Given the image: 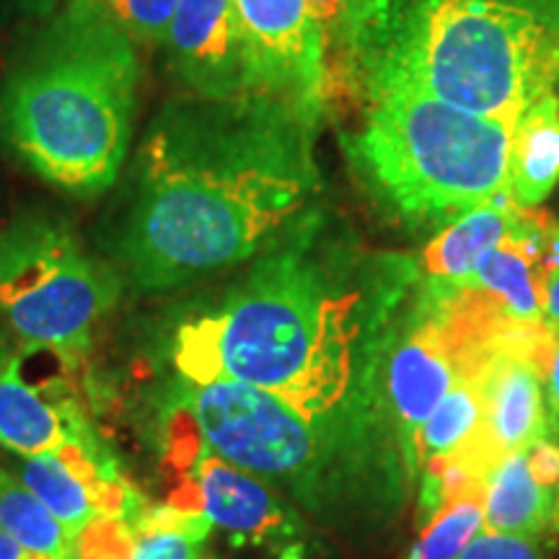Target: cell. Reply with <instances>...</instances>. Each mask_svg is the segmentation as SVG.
Listing matches in <instances>:
<instances>
[{"label":"cell","instance_id":"cell-1","mask_svg":"<svg viewBox=\"0 0 559 559\" xmlns=\"http://www.w3.org/2000/svg\"><path fill=\"white\" fill-rule=\"evenodd\" d=\"M319 228L304 221L226 296L179 321L171 366L181 383H247L319 423H391L381 349L419 270L409 257L332 247Z\"/></svg>","mask_w":559,"mask_h":559},{"label":"cell","instance_id":"cell-2","mask_svg":"<svg viewBox=\"0 0 559 559\" xmlns=\"http://www.w3.org/2000/svg\"><path fill=\"white\" fill-rule=\"evenodd\" d=\"M311 128L267 94L166 104L138 151L122 239L132 283L171 290L267 247L317 192Z\"/></svg>","mask_w":559,"mask_h":559},{"label":"cell","instance_id":"cell-3","mask_svg":"<svg viewBox=\"0 0 559 559\" xmlns=\"http://www.w3.org/2000/svg\"><path fill=\"white\" fill-rule=\"evenodd\" d=\"M138 86L130 34L96 0H68L5 75L0 132L52 187L102 194L128 158Z\"/></svg>","mask_w":559,"mask_h":559},{"label":"cell","instance_id":"cell-4","mask_svg":"<svg viewBox=\"0 0 559 559\" xmlns=\"http://www.w3.org/2000/svg\"><path fill=\"white\" fill-rule=\"evenodd\" d=\"M353 60L366 79L515 124L559 83V0H379Z\"/></svg>","mask_w":559,"mask_h":559},{"label":"cell","instance_id":"cell-5","mask_svg":"<svg viewBox=\"0 0 559 559\" xmlns=\"http://www.w3.org/2000/svg\"><path fill=\"white\" fill-rule=\"evenodd\" d=\"M179 415L223 461L290 489L311 510L353 506L396 519L412 477L400 436L383 417L319 423L247 383H181Z\"/></svg>","mask_w":559,"mask_h":559},{"label":"cell","instance_id":"cell-6","mask_svg":"<svg viewBox=\"0 0 559 559\" xmlns=\"http://www.w3.org/2000/svg\"><path fill=\"white\" fill-rule=\"evenodd\" d=\"M353 153L383 205L417 228L449 226L508 192L513 124L469 115L409 83L366 79Z\"/></svg>","mask_w":559,"mask_h":559},{"label":"cell","instance_id":"cell-7","mask_svg":"<svg viewBox=\"0 0 559 559\" xmlns=\"http://www.w3.org/2000/svg\"><path fill=\"white\" fill-rule=\"evenodd\" d=\"M120 288L66 223L21 215L0 234V313L32 347L81 353Z\"/></svg>","mask_w":559,"mask_h":559},{"label":"cell","instance_id":"cell-8","mask_svg":"<svg viewBox=\"0 0 559 559\" xmlns=\"http://www.w3.org/2000/svg\"><path fill=\"white\" fill-rule=\"evenodd\" d=\"M257 94L285 102L317 122L326 102V47L309 0H234Z\"/></svg>","mask_w":559,"mask_h":559},{"label":"cell","instance_id":"cell-9","mask_svg":"<svg viewBox=\"0 0 559 559\" xmlns=\"http://www.w3.org/2000/svg\"><path fill=\"white\" fill-rule=\"evenodd\" d=\"M179 83L205 99L257 94L234 0H179L164 39Z\"/></svg>","mask_w":559,"mask_h":559},{"label":"cell","instance_id":"cell-10","mask_svg":"<svg viewBox=\"0 0 559 559\" xmlns=\"http://www.w3.org/2000/svg\"><path fill=\"white\" fill-rule=\"evenodd\" d=\"M177 451L192 466L190 506L213 526L260 544H288L296 536L290 515L260 477L223 461L194 438H179Z\"/></svg>","mask_w":559,"mask_h":559},{"label":"cell","instance_id":"cell-11","mask_svg":"<svg viewBox=\"0 0 559 559\" xmlns=\"http://www.w3.org/2000/svg\"><path fill=\"white\" fill-rule=\"evenodd\" d=\"M551 223L528 210L526 221L506 241L481 257L464 288L481 290L513 321H544V243Z\"/></svg>","mask_w":559,"mask_h":559},{"label":"cell","instance_id":"cell-12","mask_svg":"<svg viewBox=\"0 0 559 559\" xmlns=\"http://www.w3.org/2000/svg\"><path fill=\"white\" fill-rule=\"evenodd\" d=\"M47 391L29 381L24 358L11 355L0 370V445L29 459L88 440L73 404Z\"/></svg>","mask_w":559,"mask_h":559},{"label":"cell","instance_id":"cell-13","mask_svg":"<svg viewBox=\"0 0 559 559\" xmlns=\"http://www.w3.org/2000/svg\"><path fill=\"white\" fill-rule=\"evenodd\" d=\"M528 210L510 198V192L469 210L425 247L417 267L419 277L438 288H464L481 257L515 234L526 221Z\"/></svg>","mask_w":559,"mask_h":559},{"label":"cell","instance_id":"cell-14","mask_svg":"<svg viewBox=\"0 0 559 559\" xmlns=\"http://www.w3.org/2000/svg\"><path fill=\"white\" fill-rule=\"evenodd\" d=\"M559 181V94L549 91L513 124L508 192L521 207H539Z\"/></svg>","mask_w":559,"mask_h":559},{"label":"cell","instance_id":"cell-15","mask_svg":"<svg viewBox=\"0 0 559 559\" xmlns=\"http://www.w3.org/2000/svg\"><path fill=\"white\" fill-rule=\"evenodd\" d=\"M555 500L557 489L539 485L531 474L526 451L510 453L487 477L485 531L536 539L551 523Z\"/></svg>","mask_w":559,"mask_h":559},{"label":"cell","instance_id":"cell-16","mask_svg":"<svg viewBox=\"0 0 559 559\" xmlns=\"http://www.w3.org/2000/svg\"><path fill=\"white\" fill-rule=\"evenodd\" d=\"M0 531L45 559L75 555V534L21 479L0 472Z\"/></svg>","mask_w":559,"mask_h":559},{"label":"cell","instance_id":"cell-17","mask_svg":"<svg viewBox=\"0 0 559 559\" xmlns=\"http://www.w3.org/2000/svg\"><path fill=\"white\" fill-rule=\"evenodd\" d=\"M481 373L459 376L449 394L438 402V407L430 412L423 428L417 430L415 443H412V472L419 477L423 466L430 459L445 456L464 445L481 423Z\"/></svg>","mask_w":559,"mask_h":559},{"label":"cell","instance_id":"cell-18","mask_svg":"<svg viewBox=\"0 0 559 559\" xmlns=\"http://www.w3.org/2000/svg\"><path fill=\"white\" fill-rule=\"evenodd\" d=\"M485 528V489L461 495L428 521L409 559H459Z\"/></svg>","mask_w":559,"mask_h":559},{"label":"cell","instance_id":"cell-19","mask_svg":"<svg viewBox=\"0 0 559 559\" xmlns=\"http://www.w3.org/2000/svg\"><path fill=\"white\" fill-rule=\"evenodd\" d=\"M135 45H164L179 0H96Z\"/></svg>","mask_w":559,"mask_h":559},{"label":"cell","instance_id":"cell-20","mask_svg":"<svg viewBox=\"0 0 559 559\" xmlns=\"http://www.w3.org/2000/svg\"><path fill=\"white\" fill-rule=\"evenodd\" d=\"M309 9L324 37L326 58L337 50H345L353 58L368 24L366 5L360 0H309Z\"/></svg>","mask_w":559,"mask_h":559},{"label":"cell","instance_id":"cell-21","mask_svg":"<svg viewBox=\"0 0 559 559\" xmlns=\"http://www.w3.org/2000/svg\"><path fill=\"white\" fill-rule=\"evenodd\" d=\"M138 534L124 519L99 515L75 536V559H132Z\"/></svg>","mask_w":559,"mask_h":559},{"label":"cell","instance_id":"cell-22","mask_svg":"<svg viewBox=\"0 0 559 559\" xmlns=\"http://www.w3.org/2000/svg\"><path fill=\"white\" fill-rule=\"evenodd\" d=\"M459 559H544V551L534 539L506 534H479Z\"/></svg>","mask_w":559,"mask_h":559},{"label":"cell","instance_id":"cell-23","mask_svg":"<svg viewBox=\"0 0 559 559\" xmlns=\"http://www.w3.org/2000/svg\"><path fill=\"white\" fill-rule=\"evenodd\" d=\"M198 544L177 531H145L138 534V547L132 559H194Z\"/></svg>","mask_w":559,"mask_h":559},{"label":"cell","instance_id":"cell-24","mask_svg":"<svg viewBox=\"0 0 559 559\" xmlns=\"http://www.w3.org/2000/svg\"><path fill=\"white\" fill-rule=\"evenodd\" d=\"M528 469L544 487L559 489V445L551 438L536 440L526 451Z\"/></svg>","mask_w":559,"mask_h":559},{"label":"cell","instance_id":"cell-25","mask_svg":"<svg viewBox=\"0 0 559 559\" xmlns=\"http://www.w3.org/2000/svg\"><path fill=\"white\" fill-rule=\"evenodd\" d=\"M544 321L551 332L559 334V267L549 272L544 285Z\"/></svg>","mask_w":559,"mask_h":559},{"label":"cell","instance_id":"cell-26","mask_svg":"<svg viewBox=\"0 0 559 559\" xmlns=\"http://www.w3.org/2000/svg\"><path fill=\"white\" fill-rule=\"evenodd\" d=\"M547 391H549L551 417H555V428H559V340H557V349H555V360H551Z\"/></svg>","mask_w":559,"mask_h":559},{"label":"cell","instance_id":"cell-27","mask_svg":"<svg viewBox=\"0 0 559 559\" xmlns=\"http://www.w3.org/2000/svg\"><path fill=\"white\" fill-rule=\"evenodd\" d=\"M0 559H45V557L34 555V551L21 547L19 542H13L9 534H3V531H0Z\"/></svg>","mask_w":559,"mask_h":559},{"label":"cell","instance_id":"cell-28","mask_svg":"<svg viewBox=\"0 0 559 559\" xmlns=\"http://www.w3.org/2000/svg\"><path fill=\"white\" fill-rule=\"evenodd\" d=\"M362 5H366V11H368V16L370 13H373V9H376V3H379V0H360Z\"/></svg>","mask_w":559,"mask_h":559},{"label":"cell","instance_id":"cell-29","mask_svg":"<svg viewBox=\"0 0 559 559\" xmlns=\"http://www.w3.org/2000/svg\"><path fill=\"white\" fill-rule=\"evenodd\" d=\"M9 358H11V355H9V353H5V349H3V347H0V370H3V368H5V362H9Z\"/></svg>","mask_w":559,"mask_h":559},{"label":"cell","instance_id":"cell-30","mask_svg":"<svg viewBox=\"0 0 559 559\" xmlns=\"http://www.w3.org/2000/svg\"><path fill=\"white\" fill-rule=\"evenodd\" d=\"M557 94H559V83H557Z\"/></svg>","mask_w":559,"mask_h":559},{"label":"cell","instance_id":"cell-31","mask_svg":"<svg viewBox=\"0 0 559 559\" xmlns=\"http://www.w3.org/2000/svg\"><path fill=\"white\" fill-rule=\"evenodd\" d=\"M68 559H75V555H73V557H68Z\"/></svg>","mask_w":559,"mask_h":559},{"label":"cell","instance_id":"cell-32","mask_svg":"<svg viewBox=\"0 0 559 559\" xmlns=\"http://www.w3.org/2000/svg\"><path fill=\"white\" fill-rule=\"evenodd\" d=\"M194 559H198V557H194Z\"/></svg>","mask_w":559,"mask_h":559}]
</instances>
